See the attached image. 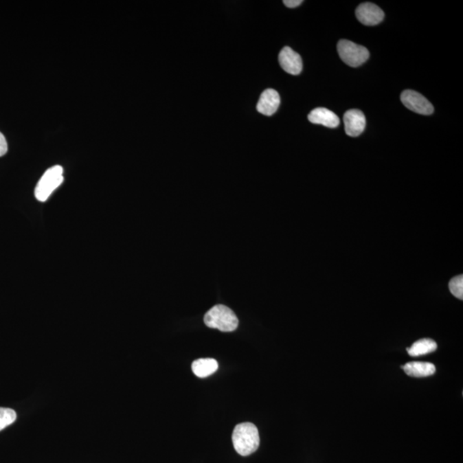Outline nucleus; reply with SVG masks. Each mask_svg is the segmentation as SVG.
I'll return each mask as SVG.
<instances>
[{
	"label": "nucleus",
	"mask_w": 463,
	"mask_h": 463,
	"mask_svg": "<svg viewBox=\"0 0 463 463\" xmlns=\"http://www.w3.org/2000/svg\"><path fill=\"white\" fill-rule=\"evenodd\" d=\"M403 371L414 378H425L434 374L436 368L429 362H409L405 365H402Z\"/></svg>",
	"instance_id": "nucleus-11"
},
{
	"label": "nucleus",
	"mask_w": 463,
	"mask_h": 463,
	"mask_svg": "<svg viewBox=\"0 0 463 463\" xmlns=\"http://www.w3.org/2000/svg\"><path fill=\"white\" fill-rule=\"evenodd\" d=\"M63 172L61 166H54L45 172L34 190V196L38 201L46 202L52 193L63 183Z\"/></svg>",
	"instance_id": "nucleus-3"
},
{
	"label": "nucleus",
	"mask_w": 463,
	"mask_h": 463,
	"mask_svg": "<svg viewBox=\"0 0 463 463\" xmlns=\"http://www.w3.org/2000/svg\"><path fill=\"white\" fill-rule=\"evenodd\" d=\"M308 120L310 123L322 124L329 128H337L340 124L339 117L330 110L319 108L309 113Z\"/></svg>",
	"instance_id": "nucleus-10"
},
{
	"label": "nucleus",
	"mask_w": 463,
	"mask_h": 463,
	"mask_svg": "<svg viewBox=\"0 0 463 463\" xmlns=\"http://www.w3.org/2000/svg\"><path fill=\"white\" fill-rule=\"evenodd\" d=\"M343 120L345 131L349 137H358L365 131V117L361 110H348L345 113Z\"/></svg>",
	"instance_id": "nucleus-8"
},
{
	"label": "nucleus",
	"mask_w": 463,
	"mask_h": 463,
	"mask_svg": "<svg viewBox=\"0 0 463 463\" xmlns=\"http://www.w3.org/2000/svg\"><path fill=\"white\" fill-rule=\"evenodd\" d=\"M232 440L235 451L242 457H247L254 453L260 444L257 427L249 422L238 424L235 427Z\"/></svg>",
	"instance_id": "nucleus-1"
},
{
	"label": "nucleus",
	"mask_w": 463,
	"mask_h": 463,
	"mask_svg": "<svg viewBox=\"0 0 463 463\" xmlns=\"http://www.w3.org/2000/svg\"><path fill=\"white\" fill-rule=\"evenodd\" d=\"M438 345L435 343V341L426 338V339L416 341L412 347L407 348V351L410 356L418 357V356L431 354V352L436 351Z\"/></svg>",
	"instance_id": "nucleus-13"
},
{
	"label": "nucleus",
	"mask_w": 463,
	"mask_h": 463,
	"mask_svg": "<svg viewBox=\"0 0 463 463\" xmlns=\"http://www.w3.org/2000/svg\"><path fill=\"white\" fill-rule=\"evenodd\" d=\"M337 50L341 60L351 67H358L364 64L370 56L368 48L348 40H341L338 43Z\"/></svg>",
	"instance_id": "nucleus-4"
},
{
	"label": "nucleus",
	"mask_w": 463,
	"mask_h": 463,
	"mask_svg": "<svg viewBox=\"0 0 463 463\" xmlns=\"http://www.w3.org/2000/svg\"><path fill=\"white\" fill-rule=\"evenodd\" d=\"M279 63L286 74L295 76L302 74V58L291 47H285L280 52Z\"/></svg>",
	"instance_id": "nucleus-7"
},
{
	"label": "nucleus",
	"mask_w": 463,
	"mask_h": 463,
	"mask_svg": "<svg viewBox=\"0 0 463 463\" xmlns=\"http://www.w3.org/2000/svg\"><path fill=\"white\" fill-rule=\"evenodd\" d=\"M16 420V414L15 411L6 409V407H0V431L15 422Z\"/></svg>",
	"instance_id": "nucleus-14"
},
{
	"label": "nucleus",
	"mask_w": 463,
	"mask_h": 463,
	"mask_svg": "<svg viewBox=\"0 0 463 463\" xmlns=\"http://www.w3.org/2000/svg\"><path fill=\"white\" fill-rule=\"evenodd\" d=\"M205 323L212 329H217L223 332H232L237 329L238 319L235 313L229 307L217 305L212 307L205 314Z\"/></svg>",
	"instance_id": "nucleus-2"
},
{
	"label": "nucleus",
	"mask_w": 463,
	"mask_h": 463,
	"mask_svg": "<svg viewBox=\"0 0 463 463\" xmlns=\"http://www.w3.org/2000/svg\"><path fill=\"white\" fill-rule=\"evenodd\" d=\"M303 3L302 0H284L283 3L289 8H295L298 7Z\"/></svg>",
	"instance_id": "nucleus-17"
},
{
	"label": "nucleus",
	"mask_w": 463,
	"mask_h": 463,
	"mask_svg": "<svg viewBox=\"0 0 463 463\" xmlns=\"http://www.w3.org/2000/svg\"><path fill=\"white\" fill-rule=\"evenodd\" d=\"M400 101L407 109L419 113V115H431L434 112V108L431 103L416 91H403L400 95Z\"/></svg>",
	"instance_id": "nucleus-5"
},
{
	"label": "nucleus",
	"mask_w": 463,
	"mask_h": 463,
	"mask_svg": "<svg viewBox=\"0 0 463 463\" xmlns=\"http://www.w3.org/2000/svg\"><path fill=\"white\" fill-rule=\"evenodd\" d=\"M7 151H8V144H7L6 139L5 136H3V134L0 133V157H3V155L7 153Z\"/></svg>",
	"instance_id": "nucleus-16"
},
{
	"label": "nucleus",
	"mask_w": 463,
	"mask_h": 463,
	"mask_svg": "<svg viewBox=\"0 0 463 463\" xmlns=\"http://www.w3.org/2000/svg\"><path fill=\"white\" fill-rule=\"evenodd\" d=\"M218 362L215 359H199L192 363L193 373L199 378H207L218 370Z\"/></svg>",
	"instance_id": "nucleus-12"
},
{
	"label": "nucleus",
	"mask_w": 463,
	"mask_h": 463,
	"mask_svg": "<svg viewBox=\"0 0 463 463\" xmlns=\"http://www.w3.org/2000/svg\"><path fill=\"white\" fill-rule=\"evenodd\" d=\"M355 14L359 22L366 26L376 25L385 19V12L372 3H361L356 9Z\"/></svg>",
	"instance_id": "nucleus-6"
},
{
	"label": "nucleus",
	"mask_w": 463,
	"mask_h": 463,
	"mask_svg": "<svg viewBox=\"0 0 463 463\" xmlns=\"http://www.w3.org/2000/svg\"><path fill=\"white\" fill-rule=\"evenodd\" d=\"M280 103H281V98H280L278 92L273 89H266L262 93L258 102V112L266 116H272L278 111Z\"/></svg>",
	"instance_id": "nucleus-9"
},
{
	"label": "nucleus",
	"mask_w": 463,
	"mask_h": 463,
	"mask_svg": "<svg viewBox=\"0 0 463 463\" xmlns=\"http://www.w3.org/2000/svg\"><path fill=\"white\" fill-rule=\"evenodd\" d=\"M449 288H450L451 293L457 298L462 300L463 299V276L458 275L455 278H452L449 284Z\"/></svg>",
	"instance_id": "nucleus-15"
}]
</instances>
